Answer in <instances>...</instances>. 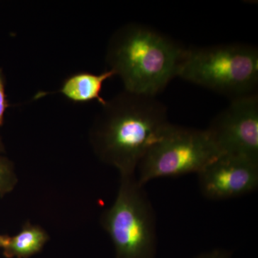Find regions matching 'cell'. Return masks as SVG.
Listing matches in <instances>:
<instances>
[{"label": "cell", "instance_id": "cell-1", "mask_svg": "<svg viewBox=\"0 0 258 258\" xmlns=\"http://www.w3.org/2000/svg\"><path fill=\"white\" fill-rule=\"evenodd\" d=\"M167 109L156 97L122 91L102 106L89 138L100 160L135 175L148 149L169 124Z\"/></svg>", "mask_w": 258, "mask_h": 258}, {"label": "cell", "instance_id": "cell-2", "mask_svg": "<svg viewBox=\"0 0 258 258\" xmlns=\"http://www.w3.org/2000/svg\"><path fill=\"white\" fill-rule=\"evenodd\" d=\"M185 49L155 29L128 23L112 35L106 61L125 91L156 97L178 77Z\"/></svg>", "mask_w": 258, "mask_h": 258}, {"label": "cell", "instance_id": "cell-3", "mask_svg": "<svg viewBox=\"0 0 258 258\" xmlns=\"http://www.w3.org/2000/svg\"><path fill=\"white\" fill-rule=\"evenodd\" d=\"M178 77L232 98L254 93L258 50L246 44L185 49Z\"/></svg>", "mask_w": 258, "mask_h": 258}, {"label": "cell", "instance_id": "cell-4", "mask_svg": "<svg viewBox=\"0 0 258 258\" xmlns=\"http://www.w3.org/2000/svg\"><path fill=\"white\" fill-rule=\"evenodd\" d=\"M143 186L136 175L120 176L114 203L102 215L116 258L155 257V215Z\"/></svg>", "mask_w": 258, "mask_h": 258}, {"label": "cell", "instance_id": "cell-5", "mask_svg": "<svg viewBox=\"0 0 258 258\" xmlns=\"http://www.w3.org/2000/svg\"><path fill=\"white\" fill-rule=\"evenodd\" d=\"M220 154L206 130L169 123L137 166L142 186L150 180L200 173Z\"/></svg>", "mask_w": 258, "mask_h": 258}, {"label": "cell", "instance_id": "cell-6", "mask_svg": "<svg viewBox=\"0 0 258 258\" xmlns=\"http://www.w3.org/2000/svg\"><path fill=\"white\" fill-rule=\"evenodd\" d=\"M205 130L220 155L258 163L257 95L232 98Z\"/></svg>", "mask_w": 258, "mask_h": 258}, {"label": "cell", "instance_id": "cell-7", "mask_svg": "<svg viewBox=\"0 0 258 258\" xmlns=\"http://www.w3.org/2000/svg\"><path fill=\"white\" fill-rule=\"evenodd\" d=\"M199 186L205 198L227 200L254 191L258 185V163L220 155L198 173Z\"/></svg>", "mask_w": 258, "mask_h": 258}, {"label": "cell", "instance_id": "cell-8", "mask_svg": "<svg viewBox=\"0 0 258 258\" xmlns=\"http://www.w3.org/2000/svg\"><path fill=\"white\" fill-rule=\"evenodd\" d=\"M114 76L115 73L109 69L106 70L100 74L89 72L76 73L64 80L58 91L54 92L40 91L35 94L34 99L60 93L74 103H88L96 101L102 106L106 103V100L103 98L101 94L103 84L107 80Z\"/></svg>", "mask_w": 258, "mask_h": 258}, {"label": "cell", "instance_id": "cell-9", "mask_svg": "<svg viewBox=\"0 0 258 258\" xmlns=\"http://www.w3.org/2000/svg\"><path fill=\"white\" fill-rule=\"evenodd\" d=\"M48 234L40 226L27 222L16 235L8 237L3 247L7 258H29L40 252L49 240Z\"/></svg>", "mask_w": 258, "mask_h": 258}, {"label": "cell", "instance_id": "cell-10", "mask_svg": "<svg viewBox=\"0 0 258 258\" xmlns=\"http://www.w3.org/2000/svg\"><path fill=\"white\" fill-rule=\"evenodd\" d=\"M18 183L13 163L0 154V196L11 192Z\"/></svg>", "mask_w": 258, "mask_h": 258}, {"label": "cell", "instance_id": "cell-11", "mask_svg": "<svg viewBox=\"0 0 258 258\" xmlns=\"http://www.w3.org/2000/svg\"><path fill=\"white\" fill-rule=\"evenodd\" d=\"M10 107L5 91V77L3 69H0V130L4 122L5 114ZM5 147L0 134V154L4 152Z\"/></svg>", "mask_w": 258, "mask_h": 258}, {"label": "cell", "instance_id": "cell-12", "mask_svg": "<svg viewBox=\"0 0 258 258\" xmlns=\"http://www.w3.org/2000/svg\"><path fill=\"white\" fill-rule=\"evenodd\" d=\"M196 258H229V254L225 251L215 250L209 253L202 254Z\"/></svg>", "mask_w": 258, "mask_h": 258}, {"label": "cell", "instance_id": "cell-13", "mask_svg": "<svg viewBox=\"0 0 258 258\" xmlns=\"http://www.w3.org/2000/svg\"><path fill=\"white\" fill-rule=\"evenodd\" d=\"M8 237H9L8 235H0V247H1V248H3L5 244L8 242Z\"/></svg>", "mask_w": 258, "mask_h": 258}]
</instances>
